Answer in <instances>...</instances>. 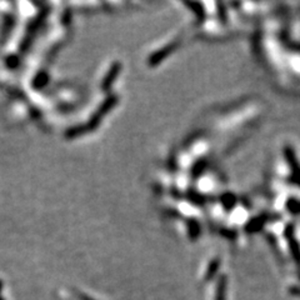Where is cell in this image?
<instances>
[{
    "label": "cell",
    "mask_w": 300,
    "mask_h": 300,
    "mask_svg": "<svg viewBox=\"0 0 300 300\" xmlns=\"http://www.w3.org/2000/svg\"><path fill=\"white\" fill-rule=\"evenodd\" d=\"M215 300H227V277L223 275L216 284Z\"/></svg>",
    "instance_id": "obj_1"
},
{
    "label": "cell",
    "mask_w": 300,
    "mask_h": 300,
    "mask_svg": "<svg viewBox=\"0 0 300 300\" xmlns=\"http://www.w3.org/2000/svg\"><path fill=\"white\" fill-rule=\"evenodd\" d=\"M218 268H219V260H214L213 263H211L210 265H209L208 271H206V280L211 279V278H213L214 275H215V273H216V270H218Z\"/></svg>",
    "instance_id": "obj_2"
},
{
    "label": "cell",
    "mask_w": 300,
    "mask_h": 300,
    "mask_svg": "<svg viewBox=\"0 0 300 300\" xmlns=\"http://www.w3.org/2000/svg\"><path fill=\"white\" fill-rule=\"evenodd\" d=\"M78 297H79L80 300H94V299H93V298L88 297V295H85V294H79V295H78Z\"/></svg>",
    "instance_id": "obj_3"
}]
</instances>
